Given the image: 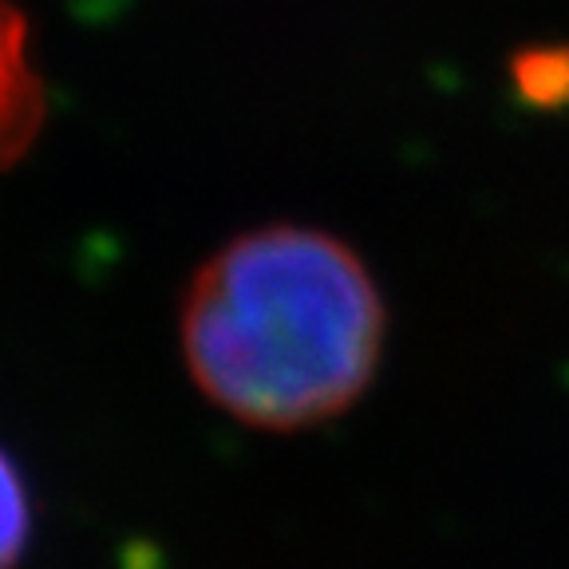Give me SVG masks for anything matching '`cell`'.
Instances as JSON below:
<instances>
[{"label": "cell", "instance_id": "cell-1", "mask_svg": "<svg viewBox=\"0 0 569 569\" xmlns=\"http://www.w3.org/2000/svg\"><path fill=\"white\" fill-rule=\"evenodd\" d=\"M388 309L352 246L309 226H261L190 277L182 360L213 408L258 431H309L356 408L383 360Z\"/></svg>", "mask_w": 569, "mask_h": 569}, {"label": "cell", "instance_id": "cell-2", "mask_svg": "<svg viewBox=\"0 0 569 569\" xmlns=\"http://www.w3.org/2000/svg\"><path fill=\"white\" fill-rule=\"evenodd\" d=\"M44 111V83L28 56V20L17 0H0V170L24 159Z\"/></svg>", "mask_w": 569, "mask_h": 569}, {"label": "cell", "instance_id": "cell-3", "mask_svg": "<svg viewBox=\"0 0 569 569\" xmlns=\"http://www.w3.org/2000/svg\"><path fill=\"white\" fill-rule=\"evenodd\" d=\"M32 490L20 471V462L0 447V569H20L32 546Z\"/></svg>", "mask_w": 569, "mask_h": 569}, {"label": "cell", "instance_id": "cell-4", "mask_svg": "<svg viewBox=\"0 0 569 569\" xmlns=\"http://www.w3.org/2000/svg\"><path fill=\"white\" fill-rule=\"evenodd\" d=\"M538 68H533V83H526L533 99H566L569 96V52H538Z\"/></svg>", "mask_w": 569, "mask_h": 569}]
</instances>
